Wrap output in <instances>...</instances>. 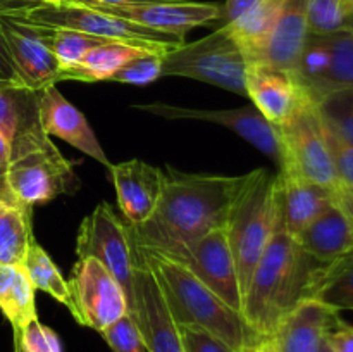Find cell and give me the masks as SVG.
<instances>
[{
	"instance_id": "1",
	"label": "cell",
	"mask_w": 353,
	"mask_h": 352,
	"mask_svg": "<svg viewBox=\"0 0 353 352\" xmlns=\"http://www.w3.org/2000/svg\"><path fill=\"white\" fill-rule=\"evenodd\" d=\"M255 171L219 176L168 168L157 209L143 224H128L131 237L138 245L154 251L168 254L181 251L209 231L226 226L234 204L252 183Z\"/></svg>"
},
{
	"instance_id": "2",
	"label": "cell",
	"mask_w": 353,
	"mask_h": 352,
	"mask_svg": "<svg viewBox=\"0 0 353 352\" xmlns=\"http://www.w3.org/2000/svg\"><path fill=\"white\" fill-rule=\"evenodd\" d=\"M317 264L292 235L278 228L252 273L241 307L248 326L261 340L272 338L286 314L305 299Z\"/></svg>"
},
{
	"instance_id": "3",
	"label": "cell",
	"mask_w": 353,
	"mask_h": 352,
	"mask_svg": "<svg viewBox=\"0 0 353 352\" xmlns=\"http://www.w3.org/2000/svg\"><path fill=\"white\" fill-rule=\"evenodd\" d=\"M140 248L157 275L169 309L179 326L210 331L236 352L261 344L262 340L248 326L243 314L228 306L185 262L165 252L141 245Z\"/></svg>"
},
{
	"instance_id": "4",
	"label": "cell",
	"mask_w": 353,
	"mask_h": 352,
	"mask_svg": "<svg viewBox=\"0 0 353 352\" xmlns=\"http://www.w3.org/2000/svg\"><path fill=\"white\" fill-rule=\"evenodd\" d=\"M6 182L14 200L26 207L50 202L64 193L72 195L79 188L72 164L45 133L38 117L10 140Z\"/></svg>"
},
{
	"instance_id": "5",
	"label": "cell",
	"mask_w": 353,
	"mask_h": 352,
	"mask_svg": "<svg viewBox=\"0 0 353 352\" xmlns=\"http://www.w3.org/2000/svg\"><path fill=\"white\" fill-rule=\"evenodd\" d=\"M0 12L38 26L81 31L92 37L121 41L157 54H168L169 50L185 43V38L176 35L161 33L78 3L0 0Z\"/></svg>"
},
{
	"instance_id": "6",
	"label": "cell",
	"mask_w": 353,
	"mask_h": 352,
	"mask_svg": "<svg viewBox=\"0 0 353 352\" xmlns=\"http://www.w3.org/2000/svg\"><path fill=\"white\" fill-rule=\"evenodd\" d=\"M278 228V175H272L268 169H257L252 183L234 204L226 223L243 295L259 259Z\"/></svg>"
},
{
	"instance_id": "7",
	"label": "cell",
	"mask_w": 353,
	"mask_h": 352,
	"mask_svg": "<svg viewBox=\"0 0 353 352\" xmlns=\"http://www.w3.org/2000/svg\"><path fill=\"white\" fill-rule=\"evenodd\" d=\"M248 61L238 41L226 28L219 26L209 37L183 43L162 57V78L181 76L230 90L238 95L245 92Z\"/></svg>"
},
{
	"instance_id": "8",
	"label": "cell",
	"mask_w": 353,
	"mask_h": 352,
	"mask_svg": "<svg viewBox=\"0 0 353 352\" xmlns=\"http://www.w3.org/2000/svg\"><path fill=\"white\" fill-rule=\"evenodd\" d=\"M281 147L278 171L296 173L327 188H340L333 157L324 137L317 104L307 97L288 121L276 126Z\"/></svg>"
},
{
	"instance_id": "9",
	"label": "cell",
	"mask_w": 353,
	"mask_h": 352,
	"mask_svg": "<svg viewBox=\"0 0 353 352\" xmlns=\"http://www.w3.org/2000/svg\"><path fill=\"white\" fill-rule=\"evenodd\" d=\"M76 255L78 259H97L105 266L107 271L121 283L130 304L137 244L128 223L114 213L110 204L100 202L81 221L76 237Z\"/></svg>"
},
{
	"instance_id": "10",
	"label": "cell",
	"mask_w": 353,
	"mask_h": 352,
	"mask_svg": "<svg viewBox=\"0 0 353 352\" xmlns=\"http://www.w3.org/2000/svg\"><path fill=\"white\" fill-rule=\"evenodd\" d=\"M295 79L314 102L353 92V30L310 33Z\"/></svg>"
},
{
	"instance_id": "11",
	"label": "cell",
	"mask_w": 353,
	"mask_h": 352,
	"mask_svg": "<svg viewBox=\"0 0 353 352\" xmlns=\"http://www.w3.org/2000/svg\"><path fill=\"white\" fill-rule=\"evenodd\" d=\"M128 314L137 324L148 352H185L179 324L169 309L157 275L138 244Z\"/></svg>"
},
{
	"instance_id": "12",
	"label": "cell",
	"mask_w": 353,
	"mask_h": 352,
	"mask_svg": "<svg viewBox=\"0 0 353 352\" xmlns=\"http://www.w3.org/2000/svg\"><path fill=\"white\" fill-rule=\"evenodd\" d=\"M68 283L71 290L69 313L83 326L102 333L128 314L126 292L97 259H78Z\"/></svg>"
},
{
	"instance_id": "13",
	"label": "cell",
	"mask_w": 353,
	"mask_h": 352,
	"mask_svg": "<svg viewBox=\"0 0 353 352\" xmlns=\"http://www.w3.org/2000/svg\"><path fill=\"white\" fill-rule=\"evenodd\" d=\"M121 17L143 28L185 38L190 30L221 19V6L190 0H145L134 3H100L93 0H64Z\"/></svg>"
},
{
	"instance_id": "14",
	"label": "cell",
	"mask_w": 353,
	"mask_h": 352,
	"mask_svg": "<svg viewBox=\"0 0 353 352\" xmlns=\"http://www.w3.org/2000/svg\"><path fill=\"white\" fill-rule=\"evenodd\" d=\"M134 109L164 117V119H192L219 124L254 145L257 150L271 157L276 164H279V159H281L278 130L274 124L269 123L259 113L255 106H241L234 107V109H200V107H181L164 102H152L134 106Z\"/></svg>"
},
{
	"instance_id": "15",
	"label": "cell",
	"mask_w": 353,
	"mask_h": 352,
	"mask_svg": "<svg viewBox=\"0 0 353 352\" xmlns=\"http://www.w3.org/2000/svg\"><path fill=\"white\" fill-rule=\"evenodd\" d=\"M171 255L185 262L228 306L241 313L243 289H241L226 226L209 231Z\"/></svg>"
},
{
	"instance_id": "16",
	"label": "cell",
	"mask_w": 353,
	"mask_h": 352,
	"mask_svg": "<svg viewBox=\"0 0 353 352\" xmlns=\"http://www.w3.org/2000/svg\"><path fill=\"white\" fill-rule=\"evenodd\" d=\"M0 28L17 79L24 86L40 92L61 81V66L34 24L0 12Z\"/></svg>"
},
{
	"instance_id": "17",
	"label": "cell",
	"mask_w": 353,
	"mask_h": 352,
	"mask_svg": "<svg viewBox=\"0 0 353 352\" xmlns=\"http://www.w3.org/2000/svg\"><path fill=\"white\" fill-rule=\"evenodd\" d=\"M107 169L124 221L131 226H138L150 219L164 188L162 169L140 159L110 164Z\"/></svg>"
},
{
	"instance_id": "18",
	"label": "cell",
	"mask_w": 353,
	"mask_h": 352,
	"mask_svg": "<svg viewBox=\"0 0 353 352\" xmlns=\"http://www.w3.org/2000/svg\"><path fill=\"white\" fill-rule=\"evenodd\" d=\"M309 35V0H286L268 38L250 62L295 76Z\"/></svg>"
},
{
	"instance_id": "19",
	"label": "cell",
	"mask_w": 353,
	"mask_h": 352,
	"mask_svg": "<svg viewBox=\"0 0 353 352\" xmlns=\"http://www.w3.org/2000/svg\"><path fill=\"white\" fill-rule=\"evenodd\" d=\"M38 121L50 137L61 138L105 168L112 164L85 114L72 106L55 85L38 92Z\"/></svg>"
},
{
	"instance_id": "20",
	"label": "cell",
	"mask_w": 353,
	"mask_h": 352,
	"mask_svg": "<svg viewBox=\"0 0 353 352\" xmlns=\"http://www.w3.org/2000/svg\"><path fill=\"white\" fill-rule=\"evenodd\" d=\"M245 92L259 113L274 126L288 121L309 97L295 76L257 62H248Z\"/></svg>"
},
{
	"instance_id": "21",
	"label": "cell",
	"mask_w": 353,
	"mask_h": 352,
	"mask_svg": "<svg viewBox=\"0 0 353 352\" xmlns=\"http://www.w3.org/2000/svg\"><path fill=\"white\" fill-rule=\"evenodd\" d=\"M279 228L293 238L334 204L336 190L317 185L296 173L278 171Z\"/></svg>"
},
{
	"instance_id": "22",
	"label": "cell",
	"mask_w": 353,
	"mask_h": 352,
	"mask_svg": "<svg viewBox=\"0 0 353 352\" xmlns=\"http://www.w3.org/2000/svg\"><path fill=\"white\" fill-rule=\"evenodd\" d=\"M338 317V311L319 300H300L272 335L276 352H319L327 330Z\"/></svg>"
},
{
	"instance_id": "23",
	"label": "cell",
	"mask_w": 353,
	"mask_h": 352,
	"mask_svg": "<svg viewBox=\"0 0 353 352\" xmlns=\"http://www.w3.org/2000/svg\"><path fill=\"white\" fill-rule=\"evenodd\" d=\"M300 247L319 264L353 251V221L336 202L296 235Z\"/></svg>"
},
{
	"instance_id": "24",
	"label": "cell",
	"mask_w": 353,
	"mask_h": 352,
	"mask_svg": "<svg viewBox=\"0 0 353 352\" xmlns=\"http://www.w3.org/2000/svg\"><path fill=\"white\" fill-rule=\"evenodd\" d=\"M305 299H316L334 311H353V251L326 264H317Z\"/></svg>"
},
{
	"instance_id": "25",
	"label": "cell",
	"mask_w": 353,
	"mask_h": 352,
	"mask_svg": "<svg viewBox=\"0 0 353 352\" xmlns=\"http://www.w3.org/2000/svg\"><path fill=\"white\" fill-rule=\"evenodd\" d=\"M141 52L150 50H143V48L121 43V41H107V43H102L90 50L74 68L62 71L61 81H110V78L124 64H128L131 59L140 55Z\"/></svg>"
},
{
	"instance_id": "26",
	"label": "cell",
	"mask_w": 353,
	"mask_h": 352,
	"mask_svg": "<svg viewBox=\"0 0 353 352\" xmlns=\"http://www.w3.org/2000/svg\"><path fill=\"white\" fill-rule=\"evenodd\" d=\"M0 311L10 323L14 333L38 317L34 289L21 266L0 262Z\"/></svg>"
},
{
	"instance_id": "27",
	"label": "cell",
	"mask_w": 353,
	"mask_h": 352,
	"mask_svg": "<svg viewBox=\"0 0 353 352\" xmlns=\"http://www.w3.org/2000/svg\"><path fill=\"white\" fill-rule=\"evenodd\" d=\"M285 3L286 0H257L245 16L230 26H223L238 41L248 62L262 47Z\"/></svg>"
},
{
	"instance_id": "28",
	"label": "cell",
	"mask_w": 353,
	"mask_h": 352,
	"mask_svg": "<svg viewBox=\"0 0 353 352\" xmlns=\"http://www.w3.org/2000/svg\"><path fill=\"white\" fill-rule=\"evenodd\" d=\"M33 238L31 207L0 202V262L23 264Z\"/></svg>"
},
{
	"instance_id": "29",
	"label": "cell",
	"mask_w": 353,
	"mask_h": 352,
	"mask_svg": "<svg viewBox=\"0 0 353 352\" xmlns=\"http://www.w3.org/2000/svg\"><path fill=\"white\" fill-rule=\"evenodd\" d=\"M21 268L24 269V273H26L28 280H30L34 290H41V292L48 293L59 304L68 307L69 311V307H71V290H69V283L65 282V278L59 271V268L52 261L50 255L38 244L37 238L31 240Z\"/></svg>"
},
{
	"instance_id": "30",
	"label": "cell",
	"mask_w": 353,
	"mask_h": 352,
	"mask_svg": "<svg viewBox=\"0 0 353 352\" xmlns=\"http://www.w3.org/2000/svg\"><path fill=\"white\" fill-rule=\"evenodd\" d=\"M38 117V92L23 83L0 79V130L12 140L14 135Z\"/></svg>"
},
{
	"instance_id": "31",
	"label": "cell",
	"mask_w": 353,
	"mask_h": 352,
	"mask_svg": "<svg viewBox=\"0 0 353 352\" xmlns=\"http://www.w3.org/2000/svg\"><path fill=\"white\" fill-rule=\"evenodd\" d=\"M34 26L40 30L41 38H43L47 47L52 50V54L55 55L62 71L74 68L78 62L83 61V57L90 50H93L99 45L110 41L99 37H92V35L81 33V31L38 26V24H34Z\"/></svg>"
},
{
	"instance_id": "32",
	"label": "cell",
	"mask_w": 353,
	"mask_h": 352,
	"mask_svg": "<svg viewBox=\"0 0 353 352\" xmlns=\"http://www.w3.org/2000/svg\"><path fill=\"white\" fill-rule=\"evenodd\" d=\"M309 28L314 35L353 30V0H309Z\"/></svg>"
},
{
	"instance_id": "33",
	"label": "cell",
	"mask_w": 353,
	"mask_h": 352,
	"mask_svg": "<svg viewBox=\"0 0 353 352\" xmlns=\"http://www.w3.org/2000/svg\"><path fill=\"white\" fill-rule=\"evenodd\" d=\"M316 104L323 119L353 145V92L334 93Z\"/></svg>"
},
{
	"instance_id": "34",
	"label": "cell",
	"mask_w": 353,
	"mask_h": 352,
	"mask_svg": "<svg viewBox=\"0 0 353 352\" xmlns=\"http://www.w3.org/2000/svg\"><path fill=\"white\" fill-rule=\"evenodd\" d=\"M162 57L164 54L157 52H141L140 55L124 64L110 81L124 83V85H148L155 79L162 78Z\"/></svg>"
},
{
	"instance_id": "35",
	"label": "cell",
	"mask_w": 353,
	"mask_h": 352,
	"mask_svg": "<svg viewBox=\"0 0 353 352\" xmlns=\"http://www.w3.org/2000/svg\"><path fill=\"white\" fill-rule=\"evenodd\" d=\"M14 347L21 352H62L59 335L52 328L45 326L40 320H33L21 331L14 333Z\"/></svg>"
},
{
	"instance_id": "36",
	"label": "cell",
	"mask_w": 353,
	"mask_h": 352,
	"mask_svg": "<svg viewBox=\"0 0 353 352\" xmlns=\"http://www.w3.org/2000/svg\"><path fill=\"white\" fill-rule=\"evenodd\" d=\"M321 121H323L324 137H326L327 147H330L331 157H333V164L334 169H336L340 186L353 190V145L350 141L345 140L340 133H336L323 119V116H321Z\"/></svg>"
},
{
	"instance_id": "37",
	"label": "cell",
	"mask_w": 353,
	"mask_h": 352,
	"mask_svg": "<svg viewBox=\"0 0 353 352\" xmlns=\"http://www.w3.org/2000/svg\"><path fill=\"white\" fill-rule=\"evenodd\" d=\"M103 340L107 342L112 352H148L137 324L130 314L102 331Z\"/></svg>"
},
{
	"instance_id": "38",
	"label": "cell",
	"mask_w": 353,
	"mask_h": 352,
	"mask_svg": "<svg viewBox=\"0 0 353 352\" xmlns=\"http://www.w3.org/2000/svg\"><path fill=\"white\" fill-rule=\"evenodd\" d=\"M185 352H236L210 331L195 326H179Z\"/></svg>"
},
{
	"instance_id": "39",
	"label": "cell",
	"mask_w": 353,
	"mask_h": 352,
	"mask_svg": "<svg viewBox=\"0 0 353 352\" xmlns=\"http://www.w3.org/2000/svg\"><path fill=\"white\" fill-rule=\"evenodd\" d=\"M326 340L334 352H353V324L338 317L327 330Z\"/></svg>"
},
{
	"instance_id": "40",
	"label": "cell",
	"mask_w": 353,
	"mask_h": 352,
	"mask_svg": "<svg viewBox=\"0 0 353 352\" xmlns=\"http://www.w3.org/2000/svg\"><path fill=\"white\" fill-rule=\"evenodd\" d=\"M257 0H226L224 6H221V26H230L234 21L248 12L255 6Z\"/></svg>"
},
{
	"instance_id": "41",
	"label": "cell",
	"mask_w": 353,
	"mask_h": 352,
	"mask_svg": "<svg viewBox=\"0 0 353 352\" xmlns=\"http://www.w3.org/2000/svg\"><path fill=\"white\" fill-rule=\"evenodd\" d=\"M0 79H12V81H19L16 75V69H14L12 66V61H10L9 50H7V43H6V38H3L2 28H0Z\"/></svg>"
},
{
	"instance_id": "42",
	"label": "cell",
	"mask_w": 353,
	"mask_h": 352,
	"mask_svg": "<svg viewBox=\"0 0 353 352\" xmlns=\"http://www.w3.org/2000/svg\"><path fill=\"white\" fill-rule=\"evenodd\" d=\"M334 202H336L353 221V190L340 186V188L334 192Z\"/></svg>"
},
{
	"instance_id": "43",
	"label": "cell",
	"mask_w": 353,
	"mask_h": 352,
	"mask_svg": "<svg viewBox=\"0 0 353 352\" xmlns=\"http://www.w3.org/2000/svg\"><path fill=\"white\" fill-rule=\"evenodd\" d=\"M10 157V140L2 130H0V176H6L7 166Z\"/></svg>"
},
{
	"instance_id": "44",
	"label": "cell",
	"mask_w": 353,
	"mask_h": 352,
	"mask_svg": "<svg viewBox=\"0 0 353 352\" xmlns=\"http://www.w3.org/2000/svg\"><path fill=\"white\" fill-rule=\"evenodd\" d=\"M254 352H276V349H274V344H272L271 338H268V340H262L261 344L255 345Z\"/></svg>"
},
{
	"instance_id": "45",
	"label": "cell",
	"mask_w": 353,
	"mask_h": 352,
	"mask_svg": "<svg viewBox=\"0 0 353 352\" xmlns=\"http://www.w3.org/2000/svg\"><path fill=\"white\" fill-rule=\"evenodd\" d=\"M93 2H100V3H134V2H145V0H93Z\"/></svg>"
},
{
	"instance_id": "46",
	"label": "cell",
	"mask_w": 353,
	"mask_h": 352,
	"mask_svg": "<svg viewBox=\"0 0 353 352\" xmlns=\"http://www.w3.org/2000/svg\"><path fill=\"white\" fill-rule=\"evenodd\" d=\"M319 352H334L333 349H331V345L327 344V340H326V338H324V342H323V345H321Z\"/></svg>"
},
{
	"instance_id": "47",
	"label": "cell",
	"mask_w": 353,
	"mask_h": 352,
	"mask_svg": "<svg viewBox=\"0 0 353 352\" xmlns=\"http://www.w3.org/2000/svg\"><path fill=\"white\" fill-rule=\"evenodd\" d=\"M28 2H48V3H61L64 0H28Z\"/></svg>"
},
{
	"instance_id": "48",
	"label": "cell",
	"mask_w": 353,
	"mask_h": 352,
	"mask_svg": "<svg viewBox=\"0 0 353 352\" xmlns=\"http://www.w3.org/2000/svg\"><path fill=\"white\" fill-rule=\"evenodd\" d=\"M255 351V347H245V349H241V351H238V352H254Z\"/></svg>"
},
{
	"instance_id": "49",
	"label": "cell",
	"mask_w": 353,
	"mask_h": 352,
	"mask_svg": "<svg viewBox=\"0 0 353 352\" xmlns=\"http://www.w3.org/2000/svg\"><path fill=\"white\" fill-rule=\"evenodd\" d=\"M14 352H21V351H19V349H17V347H14Z\"/></svg>"
}]
</instances>
